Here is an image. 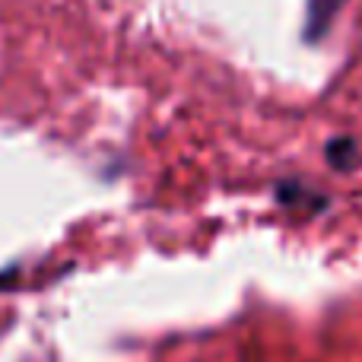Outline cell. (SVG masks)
<instances>
[{"mask_svg":"<svg viewBox=\"0 0 362 362\" xmlns=\"http://www.w3.org/2000/svg\"><path fill=\"white\" fill-rule=\"evenodd\" d=\"M340 0H312V13H308V23H312V29H308V35H321L327 25V19H331L334 6H337Z\"/></svg>","mask_w":362,"mask_h":362,"instance_id":"obj_1","label":"cell"},{"mask_svg":"<svg viewBox=\"0 0 362 362\" xmlns=\"http://www.w3.org/2000/svg\"><path fill=\"white\" fill-rule=\"evenodd\" d=\"M327 156H331L334 165H350V156H356V144L353 140H334L331 150H327Z\"/></svg>","mask_w":362,"mask_h":362,"instance_id":"obj_2","label":"cell"}]
</instances>
